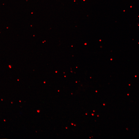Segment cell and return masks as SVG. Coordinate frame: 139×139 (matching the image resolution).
<instances>
[{
	"instance_id": "6da1fadb",
	"label": "cell",
	"mask_w": 139,
	"mask_h": 139,
	"mask_svg": "<svg viewBox=\"0 0 139 139\" xmlns=\"http://www.w3.org/2000/svg\"><path fill=\"white\" fill-rule=\"evenodd\" d=\"M4 121H6L5 120V119H4Z\"/></svg>"
},
{
	"instance_id": "7a4b0ae2",
	"label": "cell",
	"mask_w": 139,
	"mask_h": 139,
	"mask_svg": "<svg viewBox=\"0 0 139 139\" xmlns=\"http://www.w3.org/2000/svg\"><path fill=\"white\" fill-rule=\"evenodd\" d=\"M1 100L2 101H3V99H1Z\"/></svg>"
},
{
	"instance_id": "3957f363",
	"label": "cell",
	"mask_w": 139,
	"mask_h": 139,
	"mask_svg": "<svg viewBox=\"0 0 139 139\" xmlns=\"http://www.w3.org/2000/svg\"><path fill=\"white\" fill-rule=\"evenodd\" d=\"M11 103H12V102H11Z\"/></svg>"
},
{
	"instance_id": "277c9868",
	"label": "cell",
	"mask_w": 139,
	"mask_h": 139,
	"mask_svg": "<svg viewBox=\"0 0 139 139\" xmlns=\"http://www.w3.org/2000/svg\"><path fill=\"white\" fill-rule=\"evenodd\" d=\"M127 95H128L129 94H128Z\"/></svg>"
}]
</instances>
